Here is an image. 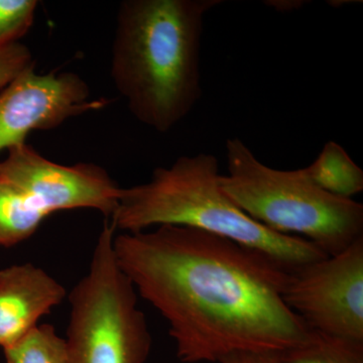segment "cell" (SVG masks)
<instances>
[{
    "instance_id": "cell-7",
    "label": "cell",
    "mask_w": 363,
    "mask_h": 363,
    "mask_svg": "<svg viewBox=\"0 0 363 363\" xmlns=\"http://www.w3.org/2000/svg\"><path fill=\"white\" fill-rule=\"evenodd\" d=\"M283 298L312 330L363 342V238L293 272Z\"/></svg>"
},
{
    "instance_id": "cell-4",
    "label": "cell",
    "mask_w": 363,
    "mask_h": 363,
    "mask_svg": "<svg viewBox=\"0 0 363 363\" xmlns=\"http://www.w3.org/2000/svg\"><path fill=\"white\" fill-rule=\"evenodd\" d=\"M227 172L219 186L253 220L338 255L363 238V205L318 187L304 169L284 171L259 161L240 138L226 140Z\"/></svg>"
},
{
    "instance_id": "cell-16",
    "label": "cell",
    "mask_w": 363,
    "mask_h": 363,
    "mask_svg": "<svg viewBox=\"0 0 363 363\" xmlns=\"http://www.w3.org/2000/svg\"><path fill=\"white\" fill-rule=\"evenodd\" d=\"M264 4L279 13H292L302 9L307 2L304 0H267Z\"/></svg>"
},
{
    "instance_id": "cell-11",
    "label": "cell",
    "mask_w": 363,
    "mask_h": 363,
    "mask_svg": "<svg viewBox=\"0 0 363 363\" xmlns=\"http://www.w3.org/2000/svg\"><path fill=\"white\" fill-rule=\"evenodd\" d=\"M279 363H363V342L313 330L308 342L279 353Z\"/></svg>"
},
{
    "instance_id": "cell-2",
    "label": "cell",
    "mask_w": 363,
    "mask_h": 363,
    "mask_svg": "<svg viewBox=\"0 0 363 363\" xmlns=\"http://www.w3.org/2000/svg\"><path fill=\"white\" fill-rule=\"evenodd\" d=\"M222 0H123L117 11L111 79L140 123L167 133L202 96L205 16Z\"/></svg>"
},
{
    "instance_id": "cell-1",
    "label": "cell",
    "mask_w": 363,
    "mask_h": 363,
    "mask_svg": "<svg viewBox=\"0 0 363 363\" xmlns=\"http://www.w3.org/2000/svg\"><path fill=\"white\" fill-rule=\"evenodd\" d=\"M117 264L169 324L183 363L234 351L281 353L313 330L284 301L292 272L264 253L191 227L116 234Z\"/></svg>"
},
{
    "instance_id": "cell-3",
    "label": "cell",
    "mask_w": 363,
    "mask_h": 363,
    "mask_svg": "<svg viewBox=\"0 0 363 363\" xmlns=\"http://www.w3.org/2000/svg\"><path fill=\"white\" fill-rule=\"evenodd\" d=\"M219 176L213 155L178 157L155 169L147 183L121 189L111 223L128 233L161 225L199 229L264 253L291 272L329 257L311 241L253 220L222 192Z\"/></svg>"
},
{
    "instance_id": "cell-5",
    "label": "cell",
    "mask_w": 363,
    "mask_h": 363,
    "mask_svg": "<svg viewBox=\"0 0 363 363\" xmlns=\"http://www.w3.org/2000/svg\"><path fill=\"white\" fill-rule=\"evenodd\" d=\"M116 229L105 220L87 274L69 294V363H145L152 350L138 293L113 250Z\"/></svg>"
},
{
    "instance_id": "cell-10",
    "label": "cell",
    "mask_w": 363,
    "mask_h": 363,
    "mask_svg": "<svg viewBox=\"0 0 363 363\" xmlns=\"http://www.w3.org/2000/svg\"><path fill=\"white\" fill-rule=\"evenodd\" d=\"M304 169L307 176L325 192L352 199L363 191V171L335 142L326 143L317 159Z\"/></svg>"
},
{
    "instance_id": "cell-6",
    "label": "cell",
    "mask_w": 363,
    "mask_h": 363,
    "mask_svg": "<svg viewBox=\"0 0 363 363\" xmlns=\"http://www.w3.org/2000/svg\"><path fill=\"white\" fill-rule=\"evenodd\" d=\"M0 181L44 220L55 212L72 209H94L111 218L123 189L99 164L64 166L28 143L7 150L0 162Z\"/></svg>"
},
{
    "instance_id": "cell-14",
    "label": "cell",
    "mask_w": 363,
    "mask_h": 363,
    "mask_svg": "<svg viewBox=\"0 0 363 363\" xmlns=\"http://www.w3.org/2000/svg\"><path fill=\"white\" fill-rule=\"evenodd\" d=\"M35 68L28 45L16 42L0 49V89H4L26 72Z\"/></svg>"
},
{
    "instance_id": "cell-9",
    "label": "cell",
    "mask_w": 363,
    "mask_h": 363,
    "mask_svg": "<svg viewBox=\"0 0 363 363\" xmlns=\"http://www.w3.org/2000/svg\"><path fill=\"white\" fill-rule=\"evenodd\" d=\"M66 297L65 286L30 262L0 269V347L21 340Z\"/></svg>"
},
{
    "instance_id": "cell-15",
    "label": "cell",
    "mask_w": 363,
    "mask_h": 363,
    "mask_svg": "<svg viewBox=\"0 0 363 363\" xmlns=\"http://www.w3.org/2000/svg\"><path fill=\"white\" fill-rule=\"evenodd\" d=\"M217 363H279V353L234 351L222 357Z\"/></svg>"
},
{
    "instance_id": "cell-13",
    "label": "cell",
    "mask_w": 363,
    "mask_h": 363,
    "mask_svg": "<svg viewBox=\"0 0 363 363\" xmlns=\"http://www.w3.org/2000/svg\"><path fill=\"white\" fill-rule=\"evenodd\" d=\"M37 0H0V49L20 42L35 23Z\"/></svg>"
},
{
    "instance_id": "cell-12",
    "label": "cell",
    "mask_w": 363,
    "mask_h": 363,
    "mask_svg": "<svg viewBox=\"0 0 363 363\" xmlns=\"http://www.w3.org/2000/svg\"><path fill=\"white\" fill-rule=\"evenodd\" d=\"M4 353L6 363H69L65 338L51 324L37 325Z\"/></svg>"
},
{
    "instance_id": "cell-8",
    "label": "cell",
    "mask_w": 363,
    "mask_h": 363,
    "mask_svg": "<svg viewBox=\"0 0 363 363\" xmlns=\"http://www.w3.org/2000/svg\"><path fill=\"white\" fill-rule=\"evenodd\" d=\"M90 96L87 82L74 72H26L0 92V152L26 143L33 130H54L109 104Z\"/></svg>"
}]
</instances>
